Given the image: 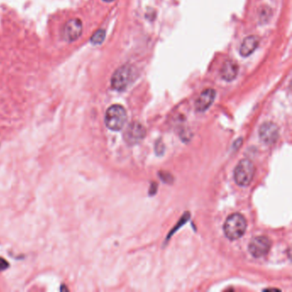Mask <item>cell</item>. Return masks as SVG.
<instances>
[{"instance_id": "6da1fadb", "label": "cell", "mask_w": 292, "mask_h": 292, "mask_svg": "<svg viewBox=\"0 0 292 292\" xmlns=\"http://www.w3.org/2000/svg\"><path fill=\"white\" fill-rule=\"evenodd\" d=\"M246 229V219L240 214L230 215L224 222V235L230 240L239 239L244 236Z\"/></svg>"}, {"instance_id": "7a4b0ae2", "label": "cell", "mask_w": 292, "mask_h": 292, "mask_svg": "<svg viewBox=\"0 0 292 292\" xmlns=\"http://www.w3.org/2000/svg\"><path fill=\"white\" fill-rule=\"evenodd\" d=\"M126 121V110L120 105L111 106L106 112L105 123L110 130L119 131L123 129Z\"/></svg>"}, {"instance_id": "3957f363", "label": "cell", "mask_w": 292, "mask_h": 292, "mask_svg": "<svg viewBox=\"0 0 292 292\" xmlns=\"http://www.w3.org/2000/svg\"><path fill=\"white\" fill-rule=\"evenodd\" d=\"M255 171V166L250 159H242L234 171L235 182L242 187L250 185L253 180Z\"/></svg>"}, {"instance_id": "277c9868", "label": "cell", "mask_w": 292, "mask_h": 292, "mask_svg": "<svg viewBox=\"0 0 292 292\" xmlns=\"http://www.w3.org/2000/svg\"><path fill=\"white\" fill-rule=\"evenodd\" d=\"M133 79V70L130 65H123L115 72L111 77V87L117 91L126 89Z\"/></svg>"}, {"instance_id": "5b68a950", "label": "cell", "mask_w": 292, "mask_h": 292, "mask_svg": "<svg viewBox=\"0 0 292 292\" xmlns=\"http://www.w3.org/2000/svg\"><path fill=\"white\" fill-rule=\"evenodd\" d=\"M272 247V242L267 237H254L249 244V251L256 258H261L266 256Z\"/></svg>"}, {"instance_id": "8992f818", "label": "cell", "mask_w": 292, "mask_h": 292, "mask_svg": "<svg viewBox=\"0 0 292 292\" xmlns=\"http://www.w3.org/2000/svg\"><path fill=\"white\" fill-rule=\"evenodd\" d=\"M82 32V23L80 19H72L66 23L63 31V38L68 42L75 41L81 36Z\"/></svg>"}, {"instance_id": "52a82bcc", "label": "cell", "mask_w": 292, "mask_h": 292, "mask_svg": "<svg viewBox=\"0 0 292 292\" xmlns=\"http://www.w3.org/2000/svg\"><path fill=\"white\" fill-rule=\"evenodd\" d=\"M146 136L145 128L139 123H130L124 132V140L129 145H135Z\"/></svg>"}, {"instance_id": "ba28073f", "label": "cell", "mask_w": 292, "mask_h": 292, "mask_svg": "<svg viewBox=\"0 0 292 292\" xmlns=\"http://www.w3.org/2000/svg\"><path fill=\"white\" fill-rule=\"evenodd\" d=\"M279 127L272 122L263 123L259 130L260 140L267 145L276 143L277 140L279 138Z\"/></svg>"}, {"instance_id": "9c48e42d", "label": "cell", "mask_w": 292, "mask_h": 292, "mask_svg": "<svg viewBox=\"0 0 292 292\" xmlns=\"http://www.w3.org/2000/svg\"><path fill=\"white\" fill-rule=\"evenodd\" d=\"M215 97H216V92L214 89L212 88L206 89L205 91L201 93L195 102V109L201 112L208 110V108L211 107L213 102L215 101Z\"/></svg>"}, {"instance_id": "30bf717a", "label": "cell", "mask_w": 292, "mask_h": 292, "mask_svg": "<svg viewBox=\"0 0 292 292\" xmlns=\"http://www.w3.org/2000/svg\"><path fill=\"white\" fill-rule=\"evenodd\" d=\"M221 75L224 80L233 81L238 73V65L233 60H227L224 63L220 71Z\"/></svg>"}, {"instance_id": "8fae6325", "label": "cell", "mask_w": 292, "mask_h": 292, "mask_svg": "<svg viewBox=\"0 0 292 292\" xmlns=\"http://www.w3.org/2000/svg\"><path fill=\"white\" fill-rule=\"evenodd\" d=\"M259 46V39L255 36L246 37L242 43L240 47V54L243 57H248L255 52V50Z\"/></svg>"}, {"instance_id": "7c38bea8", "label": "cell", "mask_w": 292, "mask_h": 292, "mask_svg": "<svg viewBox=\"0 0 292 292\" xmlns=\"http://www.w3.org/2000/svg\"><path fill=\"white\" fill-rule=\"evenodd\" d=\"M105 38H106V31L104 30H99L94 33L90 40L94 45H99L104 41Z\"/></svg>"}, {"instance_id": "4fadbf2b", "label": "cell", "mask_w": 292, "mask_h": 292, "mask_svg": "<svg viewBox=\"0 0 292 292\" xmlns=\"http://www.w3.org/2000/svg\"><path fill=\"white\" fill-rule=\"evenodd\" d=\"M8 266H9V263L7 262L6 260H4L3 258L0 257V272L7 269Z\"/></svg>"}, {"instance_id": "5bb4252c", "label": "cell", "mask_w": 292, "mask_h": 292, "mask_svg": "<svg viewBox=\"0 0 292 292\" xmlns=\"http://www.w3.org/2000/svg\"><path fill=\"white\" fill-rule=\"evenodd\" d=\"M104 1H107V2H111V1H113V0H104Z\"/></svg>"}]
</instances>
